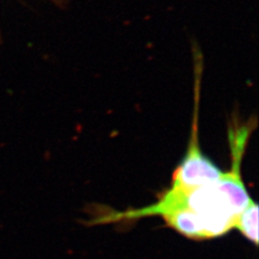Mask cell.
<instances>
[{
    "label": "cell",
    "instance_id": "2",
    "mask_svg": "<svg viewBox=\"0 0 259 259\" xmlns=\"http://www.w3.org/2000/svg\"><path fill=\"white\" fill-rule=\"evenodd\" d=\"M252 124L253 122L250 121L245 124L233 125L229 128L231 166L229 171L223 172L220 180L215 183L217 189L224 194L231 208L238 215L252 200L242 180V160L250 134L253 132L254 127Z\"/></svg>",
    "mask_w": 259,
    "mask_h": 259
},
{
    "label": "cell",
    "instance_id": "1",
    "mask_svg": "<svg viewBox=\"0 0 259 259\" xmlns=\"http://www.w3.org/2000/svg\"><path fill=\"white\" fill-rule=\"evenodd\" d=\"M196 77V94H194V113L192 122V132L188 150L186 152L181 164L173 173V187L181 188H198L215 184L223 172L213 161H210L201 151L199 144V100H200V78L201 68Z\"/></svg>",
    "mask_w": 259,
    "mask_h": 259
},
{
    "label": "cell",
    "instance_id": "3",
    "mask_svg": "<svg viewBox=\"0 0 259 259\" xmlns=\"http://www.w3.org/2000/svg\"><path fill=\"white\" fill-rule=\"evenodd\" d=\"M258 205L250 200L244 209L237 216L234 229H238L248 241L258 244Z\"/></svg>",
    "mask_w": 259,
    "mask_h": 259
}]
</instances>
